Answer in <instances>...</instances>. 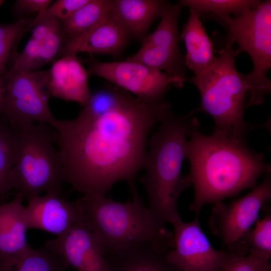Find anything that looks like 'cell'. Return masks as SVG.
I'll return each instance as SVG.
<instances>
[{"mask_svg":"<svg viewBox=\"0 0 271 271\" xmlns=\"http://www.w3.org/2000/svg\"><path fill=\"white\" fill-rule=\"evenodd\" d=\"M171 109L164 101L150 102L129 95L119 107L100 116L81 113L57 119L52 127L66 183L82 195H103L117 182L136 187L144 168L148 137Z\"/></svg>","mask_w":271,"mask_h":271,"instance_id":"cell-1","label":"cell"},{"mask_svg":"<svg viewBox=\"0 0 271 271\" xmlns=\"http://www.w3.org/2000/svg\"><path fill=\"white\" fill-rule=\"evenodd\" d=\"M188 137L185 152L190 170L187 176L194 188L190 208L197 215L205 204L253 189L261 175L271 173L264 155L248 147L245 140L214 132L207 136L198 129Z\"/></svg>","mask_w":271,"mask_h":271,"instance_id":"cell-2","label":"cell"},{"mask_svg":"<svg viewBox=\"0 0 271 271\" xmlns=\"http://www.w3.org/2000/svg\"><path fill=\"white\" fill-rule=\"evenodd\" d=\"M152 136L141 178L148 199V207L162 223L173 224L180 217L178 202L182 192L192 186L182 173L187 137L199 129L197 117L177 115L171 109L163 115Z\"/></svg>","mask_w":271,"mask_h":271,"instance_id":"cell-3","label":"cell"},{"mask_svg":"<svg viewBox=\"0 0 271 271\" xmlns=\"http://www.w3.org/2000/svg\"><path fill=\"white\" fill-rule=\"evenodd\" d=\"M132 201L121 202L103 195H82L76 200L84 224L105 255L141 244L163 254L174 246L173 232L168 229L144 203L137 188Z\"/></svg>","mask_w":271,"mask_h":271,"instance_id":"cell-4","label":"cell"},{"mask_svg":"<svg viewBox=\"0 0 271 271\" xmlns=\"http://www.w3.org/2000/svg\"><path fill=\"white\" fill-rule=\"evenodd\" d=\"M234 44L227 35L215 62L201 74L186 77V81L197 87L201 98L199 106L190 113L204 111L209 114L214 122V133L245 140L252 128L244 118L249 89L243 74L236 70Z\"/></svg>","mask_w":271,"mask_h":271,"instance_id":"cell-5","label":"cell"},{"mask_svg":"<svg viewBox=\"0 0 271 271\" xmlns=\"http://www.w3.org/2000/svg\"><path fill=\"white\" fill-rule=\"evenodd\" d=\"M17 128L19 148L11 174L12 190L28 201L44 193L61 195L66 181L60 155L55 146L56 130L44 122Z\"/></svg>","mask_w":271,"mask_h":271,"instance_id":"cell-6","label":"cell"},{"mask_svg":"<svg viewBox=\"0 0 271 271\" xmlns=\"http://www.w3.org/2000/svg\"><path fill=\"white\" fill-rule=\"evenodd\" d=\"M219 19L228 29L227 35L238 46L236 54L245 51L253 62L252 71L243 74L250 93L246 107L260 104L271 90V82L266 76L271 67V1L261 2L234 17Z\"/></svg>","mask_w":271,"mask_h":271,"instance_id":"cell-7","label":"cell"},{"mask_svg":"<svg viewBox=\"0 0 271 271\" xmlns=\"http://www.w3.org/2000/svg\"><path fill=\"white\" fill-rule=\"evenodd\" d=\"M49 71H9L1 84L0 114L17 128L37 122L52 126L57 118L49 105Z\"/></svg>","mask_w":271,"mask_h":271,"instance_id":"cell-8","label":"cell"},{"mask_svg":"<svg viewBox=\"0 0 271 271\" xmlns=\"http://www.w3.org/2000/svg\"><path fill=\"white\" fill-rule=\"evenodd\" d=\"M88 73L102 77L135 97L150 102L165 101L171 85L181 88L185 79L172 77L166 73L128 59L103 62L91 57Z\"/></svg>","mask_w":271,"mask_h":271,"instance_id":"cell-9","label":"cell"},{"mask_svg":"<svg viewBox=\"0 0 271 271\" xmlns=\"http://www.w3.org/2000/svg\"><path fill=\"white\" fill-rule=\"evenodd\" d=\"M172 224L174 246L166 256L178 271H222L230 258L238 254L230 248L215 249L201 227L198 215L190 222L180 217Z\"/></svg>","mask_w":271,"mask_h":271,"instance_id":"cell-10","label":"cell"},{"mask_svg":"<svg viewBox=\"0 0 271 271\" xmlns=\"http://www.w3.org/2000/svg\"><path fill=\"white\" fill-rule=\"evenodd\" d=\"M181 6L166 4L155 31L145 36L139 51L127 59L144 64L169 76L186 78L184 60L178 46V18Z\"/></svg>","mask_w":271,"mask_h":271,"instance_id":"cell-11","label":"cell"},{"mask_svg":"<svg viewBox=\"0 0 271 271\" xmlns=\"http://www.w3.org/2000/svg\"><path fill=\"white\" fill-rule=\"evenodd\" d=\"M271 198V173L249 193L229 205L214 204L209 219L214 234L230 247L238 243L258 220L261 209Z\"/></svg>","mask_w":271,"mask_h":271,"instance_id":"cell-12","label":"cell"},{"mask_svg":"<svg viewBox=\"0 0 271 271\" xmlns=\"http://www.w3.org/2000/svg\"><path fill=\"white\" fill-rule=\"evenodd\" d=\"M44 246L76 271H110L101 246L81 217L66 233L46 240Z\"/></svg>","mask_w":271,"mask_h":271,"instance_id":"cell-13","label":"cell"},{"mask_svg":"<svg viewBox=\"0 0 271 271\" xmlns=\"http://www.w3.org/2000/svg\"><path fill=\"white\" fill-rule=\"evenodd\" d=\"M54 193L34 197L26 207L29 229H37L57 235L68 232L81 217L76 201L70 202Z\"/></svg>","mask_w":271,"mask_h":271,"instance_id":"cell-14","label":"cell"},{"mask_svg":"<svg viewBox=\"0 0 271 271\" xmlns=\"http://www.w3.org/2000/svg\"><path fill=\"white\" fill-rule=\"evenodd\" d=\"M49 71L48 90L54 97L75 101L84 106L91 92L88 72L76 54L67 53L53 64Z\"/></svg>","mask_w":271,"mask_h":271,"instance_id":"cell-15","label":"cell"},{"mask_svg":"<svg viewBox=\"0 0 271 271\" xmlns=\"http://www.w3.org/2000/svg\"><path fill=\"white\" fill-rule=\"evenodd\" d=\"M129 37L111 11L101 23L88 33L79 38L66 41L61 55L79 52L116 55L126 45Z\"/></svg>","mask_w":271,"mask_h":271,"instance_id":"cell-16","label":"cell"},{"mask_svg":"<svg viewBox=\"0 0 271 271\" xmlns=\"http://www.w3.org/2000/svg\"><path fill=\"white\" fill-rule=\"evenodd\" d=\"M23 201L21 196L16 194L13 200L0 204V261L20 255L30 247Z\"/></svg>","mask_w":271,"mask_h":271,"instance_id":"cell-17","label":"cell"},{"mask_svg":"<svg viewBox=\"0 0 271 271\" xmlns=\"http://www.w3.org/2000/svg\"><path fill=\"white\" fill-rule=\"evenodd\" d=\"M167 1H112L111 13L129 36L144 39L153 22L161 17Z\"/></svg>","mask_w":271,"mask_h":271,"instance_id":"cell-18","label":"cell"},{"mask_svg":"<svg viewBox=\"0 0 271 271\" xmlns=\"http://www.w3.org/2000/svg\"><path fill=\"white\" fill-rule=\"evenodd\" d=\"M179 38L184 40L187 50L184 65L195 75L204 72L216 60L213 43L199 17L192 10L190 9L189 18Z\"/></svg>","mask_w":271,"mask_h":271,"instance_id":"cell-19","label":"cell"},{"mask_svg":"<svg viewBox=\"0 0 271 271\" xmlns=\"http://www.w3.org/2000/svg\"><path fill=\"white\" fill-rule=\"evenodd\" d=\"M105 255L110 271H178L166 254L149 244L138 245Z\"/></svg>","mask_w":271,"mask_h":271,"instance_id":"cell-20","label":"cell"},{"mask_svg":"<svg viewBox=\"0 0 271 271\" xmlns=\"http://www.w3.org/2000/svg\"><path fill=\"white\" fill-rule=\"evenodd\" d=\"M112 1L89 0L72 16L62 22L66 41L79 38L101 23L110 13Z\"/></svg>","mask_w":271,"mask_h":271,"instance_id":"cell-21","label":"cell"},{"mask_svg":"<svg viewBox=\"0 0 271 271\" xmlns=\"http://www.w3.org/2000/svg\"><path fill=\"white\" fill-rule=\"evenodd\" d=\"M19 148L18 129L0 114V204L12 190L10 177Z\"/></svg>","mask_w":271,"mask_h":271,"instance_id":"cell-22","label":"cell"},{"mask_svg":"<svg viewBox=\"0 0 271 271\" xmlns=\"http://www.w3.org/2000/svg\"><path fill=\"white\" fill-rule=\"evenodd\" d=\"M68 266L45 246L31 247L14 257L0 261V271H67Z\"/></svg>","mask_w":271,"mask_h":271,"instance_id":"cell-23","label":"cell"},{"mask_svg":"<svg viewBox=\"0 0 271 271\" xmlns=\"http://www.w3.org/2000/svg\"><path fill=\"white\" fill-rule=\"evenodd\" d=\"M261 1L258 0H181L178 4L187 7L200 15L214 14L217 18L236 16L247 9L255 7Z\"/></svg>","mask_w":271,"mask_h":271,"instance_id":"cell-24","label":"cell"},{"mask_svg":"<svg viewBox=\"0 0 271 271\" xmlns=\"http://www.w3.org/2000/svg\"><path fill=\"white\" fill-rule=\"evenodd\" d=\"M130 93L116 87H105L91 95L80 112L86 116L96 117L121 106Z\"/></svg>","mask_w":271,"mask_h":271,"instance_id":"cell-25","label":"cell"},{"mask_svg":"<svg viewBox=\"0 0 271 271\" xmlns=\"http://www.w3.org/2000/svg\"><path fill=\"white\" fill-rule=\"evenodd\" d=\"M245 245L249 252L269 261L271 257V215L267 214L258 220L253 229H250L237 243Z\"/></svg>","mask_w":271,"mask_h":271,"instance_id":"cell-26","label":"cell"},{"mask_svg":"<svg viewBox=\"0 0 271 271\" xmlns=\"http://www.w3.org/2000/svg\"><path fill=\"white\" fill-rule=\"evenodd\" d=\"M34 19L21 18L10 24L0 25V76L7 63L13 49L29 30Z\"/></svg>","mask_w":271,"mask_h":271,"instance_id":"cell-27","label":"cell"},{"mask_svg":"<svg viewBox=\"0 0 271 271\" xmlns=\"http://www.w3.org/2000/svg\"><path fill=\"white\" fill-rule=\"evenodd\" d=\"M65 42L61 23L39 43L41 66L54 61L59 55H61Z\"/></svg>","mask_w":271,"mask_h":271,"instance_id":"cell-28","label":"cell"},{"mask_svg":"<svg viewBox=\"0 0 271 271\" xmlns=\"http://www.w3.org/2000/svg\"><path fill=\"white\" fill-rule=\"evenodd\" d=\"M271 268L269 261L249 252L247 255L233 254L222 271H267Z\"/></svg>","mask_w":271,"mask_h":271,"instance_id":"cell-29","label":"cell"},{"mask_svg":"<svg viewBox=\"0 0 271 271\" xmlns=\"http://www.w3.org/2000/svg\"><path fill=\"white\" fill-rule=\"evenodd\" d=\"M39 47V43L30 38L15 61L11 71L16 72L33 71L42 67Z\"/></svg>","mask_w":271,"mask_h":271,"instance_id":"cell-30","label":"cell"},{"mask_svg":"<svg viewBox=\"0 0 271 271\" xmlns=\"http://www.w3.org/2000/svg\"><path fill=\"white\" fill-rule=\"evenodd\" d=\"M89 1V0H58L51 4L42 16H51L62 22L70 18Z\"/></svg>","mask_w":271,"mask_h":271,"instance_id":"cell-31","label":"cell"},{"mask_svg":"<svg viewBox=\"0 0 271 271\" xmlns=\"http://www.w3.org/2000/svg\"><path fill=\"white\" fill-rule=\"evenodd\" d=\"M61 23L58 19L51 16L43 15L35 18L29 28H32L31 38L40 43Z\"/></svg>","mask_w":271,"mask_h":271,"instance_id":"cell-32","label":"cell"},{"mask_svg":"<svg viewBox=\"0 0 271 271\" xmlns=\"http://www.w3.org/2000/svg\"><path fill=\"white\" fill-rule=\"evenodd\" d=\"M52 2L50 0H18L15 9L21 14L36 13V18H38L46 12Z\"/></svg>","mask_w":271,"mask_h":271,"instance_id":"cell-33","label":"cell"},{"mask_svg":"<svg viewBox=\"0 0 271 271\" xmlns=\"http://www.w3.org/2000/svg\"><path fill=\"white\" fill-rule=\"evenodd\" d=\"M2 96H3V89H2L1 83H0V103L2 100Z\"/></svg>","mask_w":271,"mask_h":271,"instance_id":"cell-34","label":"cell"},{"mask_svg":"<svg viewBox=\"0 0 271 271\" xmlns=\"http://www.w3.org/2000/svg\"><path fill=\"white\" fill-rule=\"evenodd\" d=\"M5 1L3 0H0V7L2 5V4L4 3Z\"/></svg>","mask_w":271,"mask_h":271,"instance_id":"cell-35","label":"cell"},{"mask_svg":"<svg viewBox=\"0 0 271 271\" xmlns=\"http://www.w3.org/2000/svg\"><path fill=\"white\" fill-rule=\"evenodd\" d=\"M267 271H271V268L267 270Z\"/></svg>","mask_w":271,"mask_h":271,"instance_id":"cell-36","label":"cell"}]
</instances>
